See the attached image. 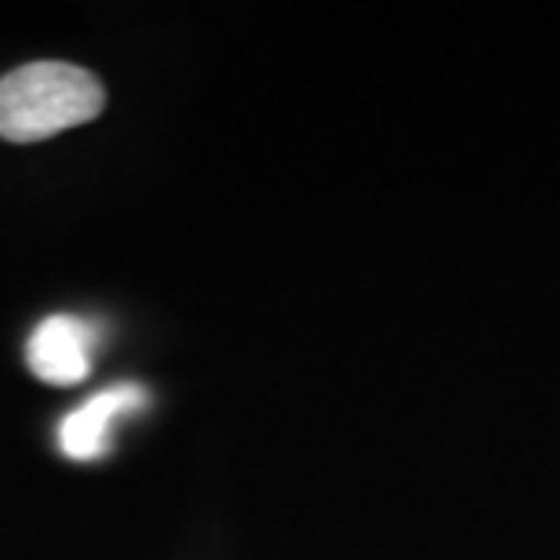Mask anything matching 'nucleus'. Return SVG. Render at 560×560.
Masks as SVG:
<instances>
[{"label": "nucleus", "instance_id": "obj_1", "mask_svg": "<svg viewBox=\"0 0 560 560\" xmlns=\"http://www.w3.org/2000/svg\"><path fill=\"white\" fill-rule=\"evenodd\" d=\"M95 73L70 62H33L0 81V139L37 142L103 114Z\"/></svg>", "mask_w": 560, "mask_h": 560}, {"label": "nucleus", "instance_id": "obj_2", "mask_svg": "<svg viewBox=\"0 0 560 560\" xmlns=\"http://www.w3.org/2000/svg\"><path fill=\"white\" fill-rule=\"evenodd\" d=\"M98 331L92 320L73 317V313H51L33 328L26 342L30 372L40 383L51 386H77L92 375Z\"/></svg>", "mask_w": 560, "mask_h": 560}, {"label": "nucleus", "instance_id": "obj_3", "mask_svg": "<svg viewBox=\"0 0 560 560\" xmlns=\"http://www.w3.org/2000/svg\"><path fill=\"white\" fill-rule=\"evenodd\" d=\"M150 405V394L136 383L114 386L95 394L92 400H84L81 408L70 411L59 425V447L66 458H77V463H92V458H103L114 444L117 425L139 416V411Z\"/></svg>", "mask_w": 560, "mask_h": 560}]
</instances>
